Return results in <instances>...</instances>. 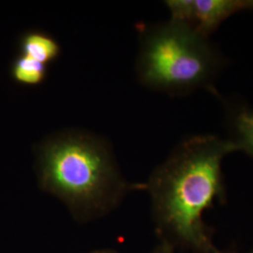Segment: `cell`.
I'll use <instances>...</instances> for the list:
<instances>
[{"label": "cell", "mask_w": 253, "mask_h": 253, "mask_svg": "<svg viewBox=\"0 0 253 253\" xmlns=\"http://www.w3.org/2000/svg\"><path fill=\"white\" fill-rule=\"evenodd\" d=\"M235 151L229 139L190 136L154 170L145 190L161 241L191 253H230L214 243L204 214L226 201L221 163Z\"/></svg>", "instance_id": "6da1fadb"}, {"label": "cell", "mask_w": 253, "mask_h": 253, "mask_svg": "<svg viewBox=\"0 0 253 253\" xmlns=\"http://www.w3.org/2000/svg\"><path fill=\"white\" fill-rule=\"evenodd\" d=\"M41 190L60 200L79 222L97 219L118 207L133 189L122 176L108 144L89 132L69 129L35 148Z\"/></svg>", "instance_id": "7a4b0ae2"}, {"label": "cell", "mask_w": 253, "mask_h": 253, "mask_svg": "<svg viewBox=\"0 0 253 253\" xmlns=\"http://www.w3.org/2000/svg\"><path fill=\"white\" fill-rule=\"evenodd\" d=\"M136 64L138 79L147 88L185 96L213 84L228 64L208 38L171 20L141 30Z\"/></svg>", "instance_id": "3957f363"}, {"label": "cell", "mask_w": 253, "mask_h": 253, "mask_svg": "<svg viewBox=\"0 0 253 253\" xmlns=\"http://www.w3.org/2000/svg\"><path fill=\"white\" fill-rule=\"evenodd\" d=\"M165 4L171 20L187 25L206 38L236 12L253 10V0H169Z\"/></svg>", "instance_id": "277c9868"}, {"label": "cell", "mask_w": 253, "mask_h": 253, "mask_svg": "<svg viewBox=\"0 0 253 253\" xmlns=\"http://www.w3.org/2000/svg\"><path fill=\"white\" fill-rule=\"evenodd\" d=\"M211 91L214 94L216 89ZM222 100L225 115V126L230 137L228 138L236 146L237 151H244L253 159V108L238 99Z\"/></svg>", "instance_id": "5b68a950"}, {"label": "cell", "mask_w": 253, "mask_h": 253, "mask_svg": "<svg viewBox=\"0 0 253 253\" xmlns=\"http://www.w3.org/2000/svg\"><path fill=\"white\" fill-rule=\"evenodd\" d=\"M21 54L41 63H51L60 54L61 48L53 37L40 31L27 32L20 41Z\"/></svg>", "instance_id": "8992f818"}, {"label": "cell", "mask_w": 253, "mask_h": 253, "mask_svg": "<svg viewBox=\"0 0 253 253\" xmlns=\"http://www.w3.org/2000/svg\"><path fill=\"white\" fill-rule=\"evenodd\" d=\"M11 76L13 80L27 85H37L44 81L47 74L46 65L21 54L12 63Z\"/></svg>", "instance_id": "52a82bcc"}, {"label": "cell", "mask_w": 253, "mask_h": 253, "mask_svg": "<svg viewBox=\"0 0 253 253\" xmlns=\"http://www.w3.org/2000/svg\"><path fill=\"white\" fill-rule=\"evenodd\" d=\"M174 250L175 249L172 247L171 245L161 241V243L157 245L153 251L150 253H174Z\"/></svg>", "instance_id": "ba28073f"}, {"label": "cell", "mask_w": 253, "mask_h": 253, "mask_svg": "<svg viewBox=\"0 0 253 253\" xmlns=\"http://www.w3.org/2000/svg\"><path fill=\"white\" fill-rule=\"evenodd\" d=\"M88 253H118V252L110 249H102V250H98V251H93Z\"/></svg>", "instance_id": "9c48e42d"}, {"label": "cell", "mask_w": 253, "mask_h": 253, "mask_svg": "<svg viewBox=\"0 0 253 253\" xmlns=\"http://www.w3.org/2000/svg\"><path fill=\"white\" fill-rule=\"evenodd\" d=\"M253 253V251H252V252H251V253Z\"/></svg>", "instance_id": "30bf717a"}]
</instances>
